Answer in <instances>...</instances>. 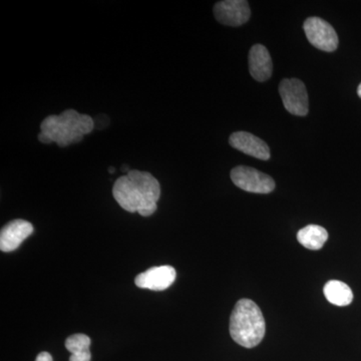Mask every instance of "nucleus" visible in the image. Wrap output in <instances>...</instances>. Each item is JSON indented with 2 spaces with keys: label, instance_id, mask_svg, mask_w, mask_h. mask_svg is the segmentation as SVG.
<instances>
[{
  "label": "nucleus",
  "instance_id": "13",
  "mask_svg": "<svg viewBox=\"0 0 361 361\" xmlns=\"http://www.w3.org/2000/svg\"><path fill=\"white\" fill-rule=\"evenodd\" d=\"M323 292L327 300L334 305L348 306L353 300L350 287L339 280H330L325 284Z\"/></svg>",
  "mask_w": 361,
  "mask_h": 361
},
{
  "label": "nucleus",
  "instance_id": "10",
  "mask_svg": "<svg viewBox=\"0 0 361 361\" xmlns=\"http://www.w3.org/2000/svg\"><path fill=\"white\" fill-rule=\"evenodd\" d=\"M229 142L233 148L238 149L246 155L263 161H267L270 159V149L268 145L256 135L250 134V133H234L230 137Z\"/></svg>",
  "mask_w": 361,
  "mask_h": 361
},
{
  "label": "nucleus",
  "instance_id": "11",
  "mask_svg": "<svg viewBox=\"0 0 361 361\" xmlns=\"http://www.w3.org/2000/svg\"><path fill=\"white\" fill-rule=\"evenodd\" d=\"M272 61L264 45L255 44L249 52V71L257 82H266L272 75Z\"/></svg>",
  "mask_w": 361,
  "mask_h": 361
},
{
  "label": "nucleus",
  "instance_id": "17",
  "mask_svg": "<svg viewBox=\"0 0 361 361\" xmlns=\"http://www.w3.org/2000/svg\"><path fill=\"white\" fill-rule=\"evenodd\" d=\"M357 94H358V96H360V97L361 99V84L360 85H358Z\"/></svg>",
  "mask_w": 361,
  "mask_h": 361
},
{
  "label": "nucleus",
  "instance_id": "6",
  "mask_svg": "<svg viewBox=\"0 0 361 361\" xmlns=\"http://www.w3.org/2000/svg\"><path fill=\"white\" fill-rule=\"evenodd\" d=\"M303 27L308 42L316 49L331 52L338 47L337 33L327 21L319 18H307Z\"/></svg>",
  "mask_w": 361,
  "mask_h": 361
},
{
  "label": "nucleus",
  "instance_id": "7",
  "mask_svg": "<svg viewBox=\"0 0 361 361\" xmlns=\"http://www.w3.org/2000/svg\"><path fill=\"white\" fill-rule=\"evenodd\" d=\"M214 16L222 25L240 26L249 20L251 11L248 2L244 0H226L215 4Z\"/></svg>",
  "mask_w": 361,
  "mask_h": 361
},
{
  "label": "nucleus",
  "instance_id": "12",
  "mask_svg": "<svg viewBox=\"0 0 361 361\" xmlns=\"http://www.w3.org/2000/svg\"><path fill=\"white\" fill-rule=\"evenodd\" d=\"M329 239V233L322 226L308 225L297 233V240L310 250H320Z\"/></svg>",
  "mask_w": 361,
  "mask_h": 361
},
{
  "label": "nucleus",
  "instance_id": "15",
  "mask_svg": "<svg viewBox=\"0 0 361 361\" xmlns=\"http://www.w3.org/2000/svg\"><path fill=\"white\" fill-rule=\"evenodd\" d=\"M35 361H54L52 360V356L49 355L47 351H44V353H40L39 355H37V360Z\"/></svg>",
  "mask_w": 361,
  "mask_h": 361
},
{
  "label": "nucleus",
  "instance_id": "16",
  "mask_svg": "<svg viewBox=\"0 0 361 361\" xmlns=\"http://www.w3.org/2000/svg\"><path fill=\"white\" fill-rule=\"evenodd\" d=\"M121 170H122V172L127 173V174H128V173L130 172L129 166H127V165L123 166V167L121 168Z\"/></svg>",
  "mask_w": 361,
  "mask_h": 361
},
{
  "label": "nucleus",
  "instance_id": "18",
  "mask_svg": "<svg viewBox=\"0 0 361 361\" xmlns=\"http://www.w3.org/2000/svg\"><path fill=\"white\" fill-rule=\"evenodd\" d=\"M115 168H113V167H111V168H109V172L111 173V174H113V173H115Z\"/></svg>",
  "mask_w": 361,
  "mask_h": 361
},
{
  "label": "nucleus",
  "instance_id": "9",
  "mask_svg": "<svg viewBox=\"0 0 361 361\" xmlns=\"http://www.w3.org/2000/svg\"><path fill=\"white\" fill-rule=\"evenodd\" d=\"M33 232V226L25 220H13L7 223L0 232V249L2 252L16 250Z\"/></svg>",
  "mask_w": 361,
  "mask_h": 361
},
{
  "label": "nucleus",
  "instance_id": "4",
  "mask_svg": "<svg viewBox=\"0 0 361 361\" xmlns=\"http://www.w3.org/2000/svg\"><path fill=\"white\" fill-rule=\"evenodd\" d=\"M231 179L239 189L250 193L269 194L275 189L274 180L270 176L246 166L233 169Z\"/></svg>",
  "mask_w": 361,
  "mask_h": 361
},
{
  "label": "nucleus",
  "instance_id": "2",
  "mask_svg": "<svg viewBox=\"0 0 361 361\" xmlns=\"http://www.w3.org/2000/svg\"><path fill=\"white\" fill-rule=\"evenodd\" d=\"M94 128L92 116L75 110H66L59 116H49L40 125L42 134L61 148L82 142L85 135L92 133Z\"/></svg>",
  "mask_w": 361,
  "mask_h": 361
},
{
  "label": "nucleus",
  "instance_id": "1",
  "mask_svg": "<svg viewBox=\"0 0 361 361\" xmlns=\"http://www.w3.org/2000/svg\"><path fill=\"white\" fill-rule=\"evenodd\" d=\"M113 195L123 210L149 217L158 209L160 183L148 172L133 170L116 180Z\"/></svg>",
  "mask_w": 361,
  "mask_h": 361
},
{
  "label": "nucleus",
  "instance_id": "3",
  "mask_svg": "<svg viewBox=\"0 0 361 361\" xmlns=\"http://www.w3.org/2000/svg\"><path fill=\"white\" fill-rule=\"evenodd\" d=\"M230 334L233 341L246 348L257 346L264 338L266 323L262 311L250 299H241L230 317Z\"/></svg>",
  "mask_w": 361,
  "mask_h": 361
},
{
  "label": "nucleus",
  "instance_id": "8",
  "mask_svg": "<svg viewBox=\"0 0 361 361\" xmlns=\"http://www.w3.org/2000/svg\"><path fill=\"white\" fill-rule=\"evenodd\" d=\"M176 280V270L172 266H158L149 268L135 279V284L139 288L153 291H163L168 289Z\"/></svg>",
  "mask_w": 361,
  "mask_h": 361
},
{
  "label": "nucleus",
  "instance_id": "14",
  "mask_svg": "<svg viewBox=\"0 0 361 361\" xmlns=\"http://www.w3.org/2000/svg\"><path fill=\"white\" fill-rule=\"evenodd\" d=\"M90 338L85 334H73L66 338V348L71 353L70 361H90Z\"/></svg>",
  "mask_w": 361,
  "mask_h": 361
},
{
  "label": "nucleus",
  "instance_id": "5",
  "mask_svg": "<svg viewBox=\"0 0 361 361\" xmlns=\"http://www.w3.org/2000/svg\"><path fill=\"white\" fill-rule=\"evenodd\" d=\"M280 96L284 108L292 115L304 116L310 111L307 90L305 85L297 78H285L280 82Z\"/></svg>",
  "mask_w": 361,
  "mask_h": 361
}]
</instances>
